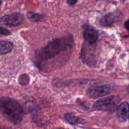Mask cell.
Wrapping results in <instances>:
<instances>
[{
    "label": "cell",
    "instance_id": "obj_1",
    "mask_svg": "<svg viewBox=\"0 0 129 129\" xmlns=\"http://www.w3.org/2000/svg\"><path fill=\"white\" fill-rule=\"evenodd\" d=\"M73 44L72 36L54 39L38 52L36 54L37 60L40 65L42 63L50 61L60 54L71 50Z\"/></svg>",
    "mask_w": 129,
    "mask_h": 129
},
{
    "label": "cell",
    "instance_id": "obj_2",
    "mask_svg": "<svg viewBox=\"0 0 129 129\" xmlns=\"http://www.w3.org/2000/svg\"><path fill=\"white\" fill-rule=\"evenodd\" d=\"M0 113L14 123H18L23 116V110L18 102L9 97L0 98Z\"/></svg>",
    "mask_w": 129,
    "mask_h": 129
},
{
    "label": "cell",
    "instance_id": "obj_3",
    "mask_svg": "<svg viewBox=\"0 0 129 129\" xmlns=\"http://www.w3.org/2000/svg\"><path fill=\"white\" fill-rule=\"evenodd\" d=\"M120 100L118 96H110L101 98L93 104V108L96 110L113 112L119 105Z\"/></svg>",
    "mask_w": 129,
    "mask_h": 129
},
{
    "label": "cell",
    "instance_id": "obj_4",
    "mask_svg": "<svg viewBox=\"0 0 129 129\" xmlns=\"http://www.w3.org/2000/svg\"><path fill=\"white\" fill-rule=\"evenodd\" d=\"M24 16L22 14L14 13L10 15H6L0 18V23L7 26H16L22 23Z\"/></svg>",
    "mask_w": 129,
    "mask_h": 129
},
{
    "label": "cell",
    "instance_id": "obj_5",
    "mask_svg": "<svg viewBox=\"0 0 129 129\" xmlns=\"http://www.w3.org/2000/svg\"><path fill=\"white\" fill-rule=\"evenodd\" d=\"M113 88L110 85L93 86L87 90V95L91 98H98L109 94L113 91Z\"/></svg>",
    "mask_w": 129,
    "mask_h": 129
},
{
    "label": "cell",
    "instance_id": "obj_6",
    "mask_svg": "<svg viewBox=\"0 0 129 129\" xmlns=\"http://www.w3.org/2000/svg\"><path fill=\"white\" fill-rule=\"evenodd\" d=\"M123 17V15L119 11L110 13L105 15L100 20V25L103 26H109L115 23L120 21Z\"/></svg>",
    "mask_w": 129,
    "mask_h": 129
},
{
    "label": "cell",
    "instance_id": "obj_7",
    "mask_svg": "<svg viewBox=\"0 0 129 129\" xmlns=\"http://www.w3.org/2000/svg\"><path fill=\"white\" fill-rule=\"evenodd\" d=\"M83 27V37L86 41L89 44H94L98 39V31L89 25H85Z\"/></svg>",
    "mask_w": 129,
    "mask_h": 129
},
{
    "label": "cell",
    "instance_id": "obj_8",
    "mask_svg": "<svg viewBox=\"0 0 129 129\" xmlns=\"http://www.w3.org/2000/svg\"><path fill=\"white\" fill-rule=\"evenodd\" d=\"M117 115L121 122H125L128 120V103L124 102L118 106L117 108Z\"/></svg>",
    "mask_w": 129,
    "mask_h": 129
},
{
    "label": "cell",
    "instance_id": "obj_9",
    "mask_svg": "<svg viewBox=\"0 0 129 129\" xmlns=\"http://www.w3.org/2000/svg\"><path fill=\"white\" fill-rule=\"evenodd\" d=\"M13 43L7 40L0 41V55H4L10 52L13 49Z\"/></svg>",
    "mask_w": 129,
    "mask_h": 129
},
{
    "label": "cell",
    "instance_id": "obj_10",
    "mask_svg": "<svg viewBox=\"0 0 129 129\" xmlns=\"http://www.w3.org/2000/svg\"><path fill=\"white\" fill-rule=\"evenodd\" d=\"M64 118H65V120L68 123H71L72 125H77L81 123V120L77 118V117H76L75 116L71 114V113L66 114L65 116H64Z\"/></svg>",
    "mask_w": 129,
    "mask_h": 129
},
{
    "label": "cell",
    "instance_id": "obj_11",
    "mask_svg": "<svg viewBox=\"0 0 129 129\" xmlns=\"http://www.w3.org/2000/svg\"><path fill=\"white\" fill-rule=\"evenodd\" d=\"M26 17L31 21H39L44 18V15L34 12H28L26 13Z\"/></svg>",
    "mask_w": 129,
    "mask_h": 129
},
{
    "label": "cell",
    "instance_id": "obj_12",
    "mask_svg": "<svg viewBox=\"0 0 129 129\" xmlns=\"http://www.w3.org/2000/svg\"><path fill=\"white\" fill-rule=\"evenodd\" d=\"M10 34H11V32L8 30L2 27V26H0V35H9Z\"/></svg>",
    "mask_w": 129,
    "mask_h": 129
},
{
    "label": "cell",
    "instance_id": "obj_13",
    "mask_svg": "<svg viewBox=\"0 0 129 129\" xmlns=\"http://www.w3.org/2000/svg\"><path fill=\"white\" fill-rule=\"evenodd\" d=\"M78 0H67V3L70 6H73L77 3Z\"/></svg>",
    "mask_w": 129,
    "mask_h": 129
},
{
    "label": "cell",
    "instance_id": "obj_14",
    "mask_svg": "<svg viewBox=\"0 0 129 129\" xmlns=\"http://www.w3.org/2000/svg\"><path fill=\"white\" fill-rule=\"evenodd\" d=\"M128 20H127L125 23V28H127V30H128Z\"/></svg>",
    "mask_w": 129,
    "mask_h": 129
},
{
    "label": "cell",
    "instance_id": "obj_15",
    "mask_svg": "<svg viewBox=\"0 0 129 129\" xmlns=\"http://www.w3.org/2000/svg\"><path fill=\"white\" fill-rule=\"evenodd\" d=\"M1 3H2V1H1V0H0V6H1Z\"/></svg>",
    "mask_w": 129,
    "mask_h": 129
},
{
    "label": "cell",
    "instance_id": "obj_16",
    "mask_svg": "<svg viewBox=\"0 0 129 129\" xmlns=\"http://www.w3.org/2000/svg\"><path fill=\"white\" fill-rule=\"evenodd\" d=\"M96 1H99V0H96Z\"/></svg>",
    "mask_w": 129,
    "mask_h": 129
}]
</instances>
